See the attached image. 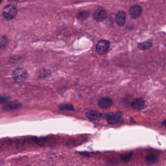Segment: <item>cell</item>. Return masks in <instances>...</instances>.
Here are the masks:
<instances>
[{
  "mask_svg": "<svg viewBox=\"0 0 166 166\" xmlns=\"http://www.w3.org/2000/svg\"><path fill=\"white\" fill-rule=\"evenodd\" d=\"M138 47L141 50H147L149 49L153 46V43L150 40L143 43H139L138 44Z\"/></svg>",
  "mask_w": 166,
  "mask_h": 166,
  "instance_id": "cell-13",
  "label": "cell"
},
{
  "mask_svg": "<svg viewBox=\"0 0 166 166\" xmlns=\"http://www.w3.org/2000/svg\"><path fill=\"white\" fill-rule=\"evenodd\" d=\"M9 98V96H5V95H1V102L2 104L3 103V102H5V101H6V100H7Z\"/></svg>",
  "mask_w": 166,
  "mask_h": 166,
  "instance_id": "cell-17",
  "label": "cell"
},
{
  "mask_svg": "<svg viewBox=\"0 0 166 166\" xmlns=\"http://www.w3.org/2000/svg\"><path fill=\"white\" fill-rule=\"evenodd\" d=\"M109 47L110 43L109 41L105 40H101L96 44V52L99 55H104L107 52Z\"/></svg>",
  "mask_w": 166,
  "mask_h": 166,
  "instance_id": "cell-4",
  "label": "cell"
},
{
  "mask_svg": "<svg viewBox=\"0 0 166 166\" xmlns=\"http://www.w3.org/2000/svg\"><path fill=\"white\" fill-rule=\"evenodd\" d=\"M162 125L163 126H164V127H166V119L162 123Z\"/></svg>",
  "mask_w": 166,
  "mask_h": 166,
  "instance_id": "cell-18",
  "label": "cell"
},
{
  "mask_svg": "<svg viewBox=\"0 0 166 166\" xmlns=\"http://www.w3.org/2000/svg\"><path fill=\"white\" fill-rule=\"evenodd\" d=\"M115 20L118 25L123 26L126 23V13L123 10L119 11L115 15Z\"/></svg>",
  "mask_w": 166,
  "mask_h": 166,
  "instance_id": "cell-9",
  "label": "cell"
},
{
  "mask_svg": "<svg viewBox=\"0 0 166 166\" xmlns=\"http://www.w3.org/2000/svg\"><path fill=\"white\" fill-rule=\"evenodd\" d=\"M1 1H2V0H1Z\"/></svg>",
  "mask_w": 166,
  "mask_h": 166,
  "instance_id": "cell-19",
  "label": "cell"
},
{
  "mask_svg": "<svg viewBox=\"0 0 166 166\" xmlns=\"http://www.w3.org/2000/svg\"><path fill=\"white\" fill-rule=\"evenodd\" d=\"M59 109L61 110H66L74 111V108L72 105L70 104H62L59 106Z\"/></svg>",
  "mask_w": 166,
  "mask_h": 166,
  "instance_id": "cell-16",
  "label": "cell"
},
{
  "mask_svg": "<svg viewBox=\"0 0 166 166\" xmlns=\"http://www.w3.org/2000/svg\"><path fill=\"white\" fill-rule=\"evenodd\" d=\"M142 12V7L138 5H134L129 10L130 17L134 19H137L140 17Z\"/></svg>",
  "mask_w": 166,
  "mask_h": 166,
  "instance_id": "cell-6",
  "label": "cell"
},
{
  "mask_svg": "<svg viewBox=\"0 0 166 166\" xmlns=\"http://www.w3.org/2000/svg\"><path fill=\"white\" fill-rule=\"evenodd\" d=\"M133 152H127L120 154V157L121 160L125 162H128L133 157Z\"/></svg>",
  "mask_w": 166,
  "mask_h": 166,
  "instance_id": "cell-14",
  "label": "cell"
},
{
  "mask_svg": "<svg viewBox=\"0 0 166 166\" xmlns=\"http://www.w3.org/2000/svg\"><path fill=\"white\" fill-rule=\"evenodd\" d=\"M93 18L98 22H101L107 18V13L105 10L102 7H99L95 10L93 14Z\"/></svg>",
  "mask_w": 166,
  "mask_h": 166,
  "instance_id": "cell-5",
  "label": "cell"
},
{
  "mask_svg": "<svg viewBox=\"0 0 166 166\" xmlns=\"http://www.w3.org/2000/svg\"><path fill=\"white\" fill-rule=\"evenodd\" d=\"M12 77L16 82H23L28 78V72L23 68H18L12 73Z\"/></svg>",
  "mask_w": 166,
  "mask_h": 166,
  "instance_id": "cell-3",
  "label": "cell"
},
{
  "mask_svg": "<svg viewBox=\"0 0 166 166\" xmlns=\"http://www.w3.org/2000/svg\"><path fill=\"white\" fill-rule=\"evenodd\" d=\"M145 105V100L141 97L136 98L130 103L131 107L133 109L135 110H140L142 109Z\"/></svg>",
  "mask_w": 166,
  "mask_h": 166,
  "instance_id": "cell-7",
  "label": "cell"
},
{
  "mask_svg": "<svg viewBox=\"0 0 166 166\" xmlns=\"http://www.w3.org/2000/svg\"><path fill=\"white\" fill-rule=\"evenodd\" d=\"M102 115L103 114L96 111H90L86 114V116L87 118L89 119V120L92 121L99 120L101 118H102Z\"/></svg>",
  "mask_w": 166,
  "mask_h": 166,
  "instance_id": "cell-11",
  "label": "cell"
},
{
  "mask_svg": "<svg viewBox=\"0 0 166 166\" xmlns=\"http://www.w3.org/2000/svg\"><path fill=\"white\" fill-rule=\"evenodd\" d=\"M159 157L157 156V154L151 153V154H147L145 158V161L146 163L149 165H153L156 164L158 161Z\"/></svg>",
  "mask_w": 166,
  "mask_h": 166,
  "instance_id": "cell-12",
  "label": "cell"
},
{
  "mask_svg": "<svg viewBox=\"0 0 166 166\" xmlns=\"http://www.w3.org/2000/svg\"><path fill=\"white\" fill-rule=\"evenodd\" d=\"M113 101L112 99H111L110 97H107V96L101 97V99H100L97 102V104L99 105V107L103 108V109L110 108L113 105Z\"/></svg>",
  "mask_w": 166,
  "mask_h": 166,
  "instance_id": "cell-8",
  "label": "cell"
},
{
  "mask_svg": "<svg viewBox=\"0 0 166 166\" xmlns=\"http://www.w3.org/2000/svg\"><path fill=\"white\" fill-rule=\"evenodd\" d=\"M18 12L17 7L14 5H8L2 10V15L7 20H12L16 16Z\"/></svg>",
  "mask_w": 166,
  "mask_h": 166,
  "instance_id": "cell-2",
  "label": "cell"
},
{
  "mask_svg": "<svg viewBox=\"0 0 166 166\" xmlns=\"http://www.w3.org/2000/svg\"><path fill=\"white\" fill-rule=\"evenodd\" d=\"M89 13L87 11H81L77 14V18L80 20H84L89 17Z\"/></svg>",
  "mask_w": 166,
  "mask_h": 166,
  "instance_id": "cell-15",
  "label": "cell"
},
{
  "mask_svg": "<svg viewBox=\"0 0 166 166\" xmlns=\"http://www.w3.org/2000/svg\"><path fill=\"white\" fill-rule=\"evenodd\" d=\"M102 118L106 119L110 124H114L122 122V113L120 111H117L103 114Z\"/></svg>",
  "mask_w": 166,
  "mask_h": 166,
  "instance_id": "cell-1",
  "label": "cell"
},
{
  "mask_svg": "<svg viewBox=\"0 0 166 166\" xmlns=\"http://www.w3.org/2000/svg\"><path fill=\"white\" fill-rule=\"evenodd\" d=\"M21 105V104L18 101H11L2 106V110L6 111L14 110L20 108Z\"/></svg>",
  "mask_w": 166,
  "mask_h": 166,
  "instance_id": "cell-10",
  "label": "cell"
}]
</instances>
